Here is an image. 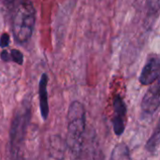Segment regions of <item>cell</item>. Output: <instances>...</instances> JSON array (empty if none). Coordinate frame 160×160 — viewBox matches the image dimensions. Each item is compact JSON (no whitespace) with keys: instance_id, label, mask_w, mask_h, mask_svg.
I'll list each match as a JSON object with an SVG mask.
<instances>
[{"instance_id":"10","label":"cell","mask_w":160,"mask_h":160,"mask_svg":"<svg viewBox=\"0 0 160 160\" xmlns=\"http://www.w3.org/2000/svg\"><path fill=\"white\" fill-rule=\"evenodd\" d=\"M55 139H52V141L53 142H51V149H53V151H55V153H53V158H62L64 155V150L65 147L63 145V141L59 138V137H54Z\"/></svg>"},{"instance_id":"14","label":"cell","mask_w":160,"mask_h":160,"mask_svg":"<svg viewBox=\"0 0 160 160\" xmlns=\"http://www.w3.org/2000/svg\"><path fill=\"white\" fill-rule=\"evenodd\" d=\"M0 59L3 62H9V52L6 49H2L0 52Z\"/></svg>"},{"instance_id":"12","label":"cell","mask_w":160,"mask_h":160,"mask_svg":"<svg viewBox=\"0 0 160 160\" xmlns=\"http://www.w3.org/2000/svg\"><path fill=\"white\" fill-rule=\"evenodd\" d=\"M147 8L149 12L158 14L159 10V0H147Z\"/></svg>"},{"instance_id":"16","label":"cell","mask_w":160,"mask_h":160,"mask_svg":"<svg viewBox=\"0 0 160 160\" xmlns=\"http://www.w3.org/2000/svg\"><path fill=\"white\" fill-rule=\"evenodd\" d=\"M0 1H1V0H0Z\"/></svg>"},{"instance_id":"7","label":"cell","mask_w":160,"mask_h":160,"mask_svg":"<svg viewBox=\"0 0 160 160\" xmlns=\"http://www.w3.org/2000/svg\"><path fill=\"white\" fill-rule=\"evenodd\" d=\"M48 82H49L48 74L42 73L38 82V101H39L40 115L44 121L48 119L50 113L49 101H48Z\"/></svg>"},{"instance_id":"6","label":"cell","mask_w":160,"mask_h":160,"mask_svg":"<svg viewBox=\"0 0 160 160\" xmlns=\"http://www.w3.org/2000/svg\"><path fill=\"white\" fill-rule=\"evenodd\" d=\"M152 84L144 94L141 104L142 111L146 115L155 114L160 105L159 79Z\"/></svg>"},{"instance_id":"5","label":"cell","mask_w":160,"mask_h":160,"mask_svg":"<svg viewBox=\"0 0 160 160\" xmlns=\"http://www.w3.org/2000/svg\"><path fill=\"white\" fill-rule=\"evenodd\" d=\"M160 59L157 53L148 55L147 60L142 69L140 75V82L142 85H151L159 79Z\"/></svg>"},{"instance_id":"11","label":"cell","mask_w":160,"mask_h":160,"mask_svg":"<svg viewBox=\"0 0 160 160\" xmlns=\"http://www.w3.org/2000/svg\"><path fill=\"white\" fill-rule=\"evenodd\" d=\"M9 52V62H14L15 64H18L22 66L24 61V57L22 52L18 49H11Z\"/></svg>"},{"instance_id":"2","label":"cell","mask_w":160,"mask_h":160,"mask_svg":"<svg viewBox=\"0 0 160 160\" xmlns=\"http://www.w3.org/2000/svg\"><path fill=\"white\" fill-rule=\"evenodd\" d=\"M36 23V8L30 0H21L15 8L11 30L14 40L19 44L29 41L33 35Z\"/></svg>"},{"instance_id":"8","label":"cell","mask_w":160,"mask_h":160,"mask_svg":"<svg viewBox=\"0 0 160 160\" xmlns=\"http://www.w3.org/2000/svg\"><path fill=\"white\" fill-rule=\"evenodd\" d=\"M111 159L119 160V159H130V150L128 146L126 143H118L117 145L114 146V148L112 151Z\"/></svg>"},{"instance_id":"3","label":"cell","mask_w":160,"mask_h":160,"mask_svg":"<svg viewBox=\"0 0 160 160\" xmlns=\"http://www.w3.org/2000/svg\"><path fill=\"white\" fill-rule=\"evenodd\" d=\"M31 120V105L24 100L17 108L9 128V150L14 158H18L24 143L27 128Z\"/></svg>"},{"instance_id":"1","label":"cell","mask_w":160,"mask_h":160,"mask_svg":"<svg viewBox=\"0 0 160 160\" xmlns=\"http://www.w3.org/2000/svg\"><path fill=\"white\" fill-rule=\"evenodd\" d=\"M86 112L83 104L78 100L70 103L68 111V134L66 145L73 158H79L83 147Z\"/></svg>"},{"instance_id":"15","label":"cell","mask_w":160,"mask_h":160,"mask_svg":"<svg viewBox=\"0 0 160 160\" xmlns=\"http://www.w3.org/2000/svg\"><path fill=\"white\" fill-rule=\"evenodd\" d=\"M14 1L15 0H5V2H6V5H12L13 3H14Z\"/></svg>"},{"instance_id":"9","label":"cell","mask_w":160,"mask_h":160,"mask_svg":"<svg viewBox=\"0 0 160 160\" xmlns=\"http://www.w3.org/2000/svg\"><path fill=\"white\" fill-rule=\"evenodd\" d=\"M159 124L157 125L156 129L154 130L153 134L151 135V137L149 138V140L146 142L145 145V149L150 153V154H157L158 152V148H159Z\"/></svg>"},{"instance_id":"13","label":"cell","mask_w":160,"mask_h":160,"mask_svg":"<svg viewBox=\"0 0 160 160\" xmlns=\"http://www.w3.org/2000/svg\"><path fill=\"white\" fill-rule=\"evenodd\" d=\"M10 44V36L8 33H3L0 36V48L1 49H6L9 46Z\"/></svg>"},{"instance_id":"4","label":"cell","mask_w":160,"mask_h":160,"mask_svg":"<svg viewBox=\"0 0 160 160\" xmlns=\"http://www.w3.org/2000/svg\"><path fill=\"white\" fill-rule=\"evenodd\" d=\"M113 116L112 128L114 134L120 137L124 134L127 126V105L124 98L120 95H115L112 100Z\"/></svg>"}]
</instances>
